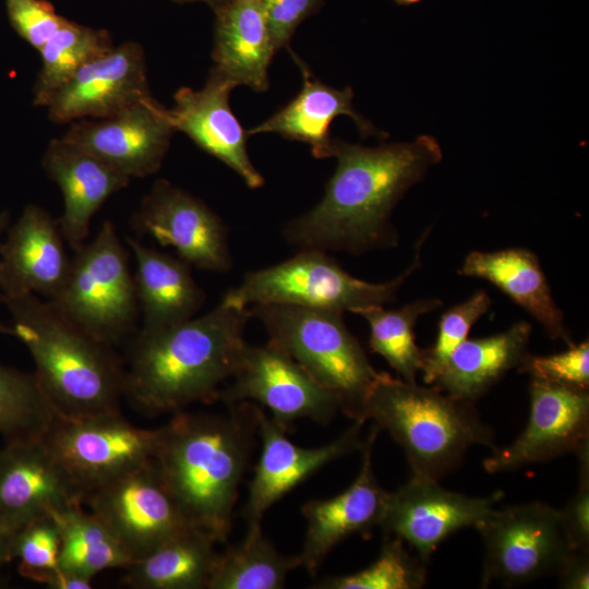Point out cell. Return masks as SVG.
I'll return each mask as SVG.
<instances>
[{
	"label": "cell",
	"instance_id": "obj_28",
	"mask_svg": "<svg viewBox=\"0 0 589 589\" xmlns=\"http://www.w3.org/2000/svg\"><path fill=\"white\" fill-rule=\"evenodd\" d=\"M529 323L483 338L465 339L449 354L431 385L448 396L472 402L508 371L518 368L528 353Z\"/></svg>",
	"mask_w": 589,
	"mask_h": 589
},
{
	"label": "cell",
	"instance_id": "obj_2",
	"mask_svg": "<svg viewBox=\"0 0 589 589\" xmlns=\"http://www.w3.org/2000/svg\"><path fill=\"white\" fill-rule=\"evenodd\" d=\"M249 309L224 302L183 323L139 329L124 368L123 397L142 414L176 413L218 400L247 346Z\"/></svg>",
	"mask_w": 589,
	"mask_h": 589
},
{
	"label": "cell",
	"instance_id": "obj_37",
	"mask_svg": "<svg viewBox=\"0 0 589 589\" xmlns=\"http://www.w3.org/2000/svg\"><path fill=\"white\" fill-rule=\"evenodd\" d=\"M61 538L51 516L37 519L13 532L10 557L19 562V573L33 581L59 567Z\"/></svg>",
	"mask_w": 589,
	"mask_h": 589
},
{
	"label": "cell",
	"instance_id": "obj_6",
	"mask_svg": "<svg viewBox=\"0 0 589 589\" xmlns=\"http://www.w3.org/2000/svg\"><path fill=\"white\" fill-rule=\"evenodd\" d=\"M250 317L259 320L268 341L287 352L338 400L354 421L364 420L366 398L380 374L342 313L286 304H254Z\"/></svg>",
	"mask_w": 589,
	"mask_h": 589
},
{
	"label": "cell",
	"instance_id": "obj_10",
	"mask_svg": "<svg viewBox=\"0 0 589 589\" xmlns=\"http://www.w3.org/2000/svg\"><path fill=\"white\" fill-rule=\"evenodd\" d=\"M476 528L484 546L483 585L516 586L555 573L573 550L560 509L542 502L494 507Z\"/></svg>",
	"mask_w": 589,
	"mask_h": 589
},
{
	"label": "cell",
	"instance_id": "obj_4",
	"mask_svg": "<svg viewBox=\"0 0 589 589\" xmlns=\"http://www.w3.org/2000/svg\"><path fill=\"white\" fill-rule=\"evenodd\" d=\"M13 336L28 349L35 375L60 418L117 412L124 366L98 341L37 294L2 297Z\"/></svg>",
	"mask_w": 589,
	"mask_h": 589
},
{
	"label": "cell",
	"instance_id": "obj_35",
	"mask_svg": "<svg viewBox=\"0 0 589 589\" xmlns=\"http://www.w3.org/2000/svg\"><path fill=\"white\" fill-rule=\"evenodd\" d=\"M405 549L404 541L387 536L377 558L364 569L328 576L311 586L316 589H419L426 582V567Z\"/></svg>",
	"mask_w": 589,
	"mask_h": 589
},
{
	"label": "cell",
	"instance_id": "obj_21",
	"mask_svg": "<svg viewBox=\"0 0 589 589\" xmlns=\"http://www.w3.org/2000/svg\"><path fill=\"white\" fill-rule=\"evenodd\" d=\"M235 87L212 68L201 89L181 87L176 92L168 113L176 132L187 134L200 148L232 169L250 189H257L264 178L248 155L247 131L229 106V94Z\"/></svg>",
	"mask_w": 589,
	"mask_h": 589
},
{
	"label": "cell",
	"instance_id": "obj_36",
	"mask_svg": "<svg viewBox=\"0 0 589 589\" xmlns=\"http://www.w3.org/2000/svg\"><path fill=\"white\" fill-rule=\"evenodd\" d=\"M491 298L484 290L446 310L438 322V333L433 346L423 349L422 376L431 385L452 351L468 338L472 325L491 306Z\"/></svg>",
	"mask_w": 589,
	"mask_h": 589
},
{
	"label": "cell",
	"instance_id": "obj_23",
	"mask_svg": "<svg viewBox=\"0 0 589 589\" xmlns=\"http://www.w3.org/2000/svg\"><path fill=\"white\" fill-rule=\"evenodd\" d=\"M43 167L61 190L63 213L58 221L65 243L75 252L85 243L96 212L131 178L61 137L48 143Z\"/></svg>",
	"mask_w": 589,
	"mask_h": 589
},
{
	"label": "cell",
	"instance_id": "obj_39",
	"mask_svg": "<svg viewBox=\"0 0 589 589\" xmlns=\"http://www.w3.org/2000/svg\"><path fill=\"white\" fill-rule=\"evenodd\" d=\"M5 8L14 31L38 51L67 21L46 0H5Z\"/></svg>",
	"mask_w": 589,
	"mask_h": 589
},
{
	"label": "cell",
	"instance_id": "obj_24",
	"mask_svg": "<svg viewBox=\"0 0 589 589\" xmlns=\"http://www.w3.org/2000/svg\"><path fill=\"white\" fill-rule=\"evenodd\" d=\"M301 70L303 84L300 92L275 115L247 131L249 135L277 133L285 139L306 143L315 158L330 157V124L339 116L351 118L361 137L387 139L388 134L360 115L352 106L353 91L334 88L318 81L306 64L288 48Z\"/></svg>",
	"mask_w": 589,
	"mask_h": 589
},
{
	"label": "cell",
	"instance_id": "obj_41",
	"mask_svg": "<svg viewBox=\"0 0 589 589\" xmlns=\"http://www.w3.org/2000/svg\"><path fill=\"white\" fill-rule=\"evenodd\" d=\"M275 51L289 48L298 26L321 8L323 0H261Z\"/></svg>",
	"mask_w": 589,
	"mask_h": 589
},
{
	"label": "cell",
	"instance_id": "obj_18",
	"mask_svg": "<svg viewBox=\"0 0 589 589\" xmlns=\"http://www.w3.org/2000/svg\"><path fill=\"white\" fill-rule=\"evenodd\" d=\"M149 96L144 49L129 40L80 68L46 107L51 121L67 123L108 118Z\"/></svg>",
	"mask_w": 589,
	"mask_h": 589
},
{
	"label": "cell",
	"instance_id": "obj_47",
	"mask_svg": "<svg viewBox=\"0 0 589 589\" xmlns=\"http://www.w3.org/2000/svg\"><path fill=\"white\" fill-rule=\"evenodd\" d=\"M398 5H412L414 3L421 2L423 0H394Z\"/></svg>",
	"mask_w": 589,
	"mask_h": 589
},
{
	"label": "cell",
	"instance_id": "obj_26",
	"mask_svg": "<svg viewBox=\"0 0 589 589\" xmlns=\"http://www.w3.org/2000/svg\"><path fill=\"white\" fill-rule=\"evenodd\" d=\"M127 243L136 262L134 283L141 329H160L194 317L203 306L205 293L194 281L191 266L135 238L128 237Z\"/></svg>",
	"mask_w": 589,
	"mask_h": 589
},
{
	"label": "cell",
	"instance_id": "obj_8",
	"mask_svg": "<svg viewBox=\"0 0 589 589\" xmlns=\"http://www.w3.org/2000/svg\"><path fill=\"white\" fill-rule=\"evenodd\" d=\"M98 341L113 348L132 338L140 308L129 251L111 220L74 257L65 281L48 300Z\"/></svg>",
	"mask_w": 589,
	"mask_h": 589
},
{
	"label": "cell",
	"instance_id": "obj_7",
	"mask_svg": "<svg viewBox=\"0 0 589 589\" xmlns=\"http://www.w3.org/2000/svg\"><path fill=\"white\" fill-rule=\"evenodd\" d=\"M417 243L413 262L396 278L381 284L369 283L347 273L325 251L305 249L273 266L249 272L242 281L229 289L221 302L240 309L254 304H286L342 313L384 306L420 262Z\"/></svg>",
	"mask_w": 589,
	"mask_h": 589
},
{
	"label": "cell",
	"instance_id": "obj_22",
	"mask_svg": "<svg viewBox=\"0 0 589 589\" xmlns=\"http://www.w3.org/2000/svg\"><path fill=\"white\" fill-rule=\"evenodd\" d=\"M64 242L59 221L41 206L27 205L1 245V298L28 293L53 298L71 264Z\"/></svg>",
	"mask_w": 589,
	"mask_h": 589
},
{
	"label": "cell",
	"instance_id": "obj_46",
	"mask_svg": "<svg viewBox=\"0 0 589 589\" xmlns=\"http://www.w3.org/2000/svg\"><path fill=\"white\" fill-rule=\"evenodd\" d=\"M175 2L179 3H185V2H205L209 4L212 8L225 2L226 0H172Z\"/></svg>",
	"mask_w": 589,
	"mask_h": 589
},
{
	"label": "cell",
	"instance_id": "obj_43",
	"mask_svg": "<svg viewBox=\"0 0 589 589\" xmlns=\"http://www.w3.org/2000/svg\"><path fill=\"white\" fill-rule=\"evenodd\" d=\"M93 578L70 572L62 567L45 573L37 582L51 589H91Z\"/></svg>",
	"mask_w": 589,
	"mask_h": 589
},
{
	"label": "cell",
	"instance_id": "obj_20",
	"mask_svg": "<svg viewBox=\"0 0 589 589\" xmlns=\"http://www.w3.org/2000/svg\"><path fill=\"white\" fill-rule=\"evenodd\" d=\"M378 428L373 425L363 441L362 465L358 477L344 492L327 500H311L302 505L306 520L300 566L314 575L328 553L352 534L368 538L380 526L387 493L372 466V450Z\"/></svg>",
	"mask_w": 589,
	"mask_h": 589
},
{
	"label": "cell",
	"instance_id": "obj_13",
	"mask_svg": "<svg viewBox=\"0 0 589 589\" xmlns=\"http://www.w3.org/2000/svg\"><path fill=\"white\" fill-rule=\"evenodd\" d=\"M503 496L502 491L468 496L441 486L437 480L411 476L387 493L380 527L386 536L411 545L426 564L443 541L460 529L476 528Z\"/></svg>",
	"mask_w": 589,
	"mask_h": 589
},
{
	"label": "cell",
	"instance_id": "obj_5",
	"mask_svg": "<svg viewBox=\"0 0 589 589\" xmlns=\"http://www.w3.org/2000/svg\"><path fill=\"white\" fill-rule=\"evenodd\" d=\"M368 419L401 447L412 476L437 481L460 464L470 446L483 445L492 452L498 447L472 402L386 372H380L366 398Z\"/></svg>",
	"mask_w": 589,
	"mask_h": 589
},
{
	"label": "cell",
	"instance_id": "obj_30",
	"mask_svg": "<svg viewBox=\"0 0 589 589\" xmlns=\"http://www.w3.org/2000/svg\"><path fill=\"white\" fill-rule=\"evenodd\" d=\"M298 555L285 556L264 536L261 522L248 525L244 539L218 553L207 589H280Z\"/></svg>",
	"mask_w": 589,
	"mask_h": 589
},
{
	"label": "cell",
	"instance_id": "obj_31",
	"mask_svg": "<svg viewBox=\"0 0 589 589\" xmlns=\"http://www.w3.org/2000/svg\"><path fill=\"white\" fill-rule=\"evenodd\" d=\"M60 538L59 566L94 578L111 568H127L134 561L107 526L92 512L80 506L51 515Z\"/></svg>",
	"mask_w": 589,
	"mask_h": 589
},
{
	"label": "cell",
	"instance_id": "obj_3",
	"mask_svg": "<svg viewBox=\"0 0 589 589\" xmlns=\"http://www.w3.org/2000/svg\"><path fill=\"white\" fill-rule=\"evenodd\" d=\"M224 413H172L160 426L154 465L173 501L195 529L216 543L231 531L238 490L257 434V409L250 401Z\"/></svg>",
	"mask_w": 589,
	"mask_h": 589
},
{
	"label": "cell",
	"instance_id": "obj_33",
	"mask_svg": "<svg viewBox=\"0 0 589 589\" xmlns=\"http://www.w3.org/2000/svg\"><path fill=\"white\" fill-rule=\"evenodd\" d=\"M113 47L107 29L67 20L39 50L41 68L33 88V104L46 107L53 93L80 68Z\"/></svg>",
	"mask_w": 589,
	"mask_h": 589
},
{
	"label": "cell",
	"instance_id": "obj_9",
	"mask_svg": "<svg viewBox=\"0 0 589 589\" xmlns=\"http://www.w3.org/2000/svg\"><path fill=\"white\" fill-rule=\"evenodd\" d=\"M160 434L161 428L136 426L117 411L59 417L43 438L87 495L153 460Z\"/></svg>",
	"mask_w": 589,
	"mask_h": 589
},
{
	"label": "cell",
	"instance_id": "obj_32",
	"mask_svg": "<svg viewBox=\"0 0 589 589\" xmlns=\"http://www.w3.org/2000/svg\"><path fill=\"white\" fill-rule=\"evenodd\" d=\"M440 306L438 299H420L399 309L372 306L359 312L370 327L371 352L383 357L401 380L416 383L422 368L423 349L416 344L414 325L420 316Z\"/></svg>",
	"mask_w": 589,
	"mask_h": 589
},
{
	"label": "cell",
	"instance_id": "obj_15",
	"mask_svg": "<svg viewBox=\"0 0 589 589\" xmlns=\"http://www.w3.org/2000/svg\"><path fill=\"white\" fill-rule=\"evenodd\" d=\"M137 232L172 247L191 267L225 273L232 261L223 220L200 199L157 180L133 216Z\"/></svg>",
	"mask_w": 589,
	"mask_h": 589
},
{
	"label": "cell",
	"instance_id": "obj_14",
	"mask_svg": "<svg viewBox=\"0 0 589 589\" xmlns=\"http://www.w3.org/2000/svg\"><path fill=\"white\" fill-rule=\"evenodd\" d=\"M85 497L43 436L8 440L0 448V524L11 531Z\"/></svg>",
	"mask_w": 589,
	"mask_h": 589
},
{
	"label": "cell",
	"instance_id": "obj_11",
	"mask_svg": "<svg viewBox=\"0 0 589 589\" xmlns=\"http://www.w3.org/2000/svg\"><path fill=\"white\" fill-rule=\"evenodd\" d=\"M218 400L226 405L260 402L286 431L300 419L327 423L340 410L330 392L269 341L261 346L247 344L233 375L220 389Z\"/></svg>",
	"mask_w": 589,
	"mask_h": 589
},
{
	"label": "cell",
	"instance_id": "obj_25",
	"mask_svg": "<svg viewBox=\"0 0 589 589\" xmlns=\"http://www.w3.org/2000/svg\"><path fill=\"white\" fill-rule=\"evenodd\" d=\"M215 13L214 69L236 86L264 93L268 68L276 53L261 0H226Z\"/></svg>",
	"mask_w": 589,
	"mask_h": 589
},
{
	"label": "cell",
	"instance_id": "obj_17",
	"mask_svg": "<svg viewBox=\"0 0 589 589\" xmlns=\"http://www.w3.org/2000/svg\"><path fill=\"white\" fill-rule=\"evenodd\" d=\"M175 132L168 108L149 96L108 118L72 121L61 139L132 179L160 168Z\"/></svg>",
	"mask_w": 589,
	"mask_h": 589
},
{
	"label": "cell",
	"instance_id": "obj_34",
	"mask_svg": "<svg viewBox=\"0 0 589 589\" xmlns=\"http://www.w3.org/2000/svg\"><path fill=\"white\" fill-rule=\"evenodd\" d=\"M58 418L35 373L0 363V434L5 441L43 436Z\"/></svg>",
	"mask_w": 589,
	"mask_h": 589
},
{
	"label": "cell",
	"instance_id": "obj_19",
	"mask_svg": "<svg viewBox=\"0 0 589 589\" xmlns=\"http://www.w3.org/2000/svg\"><path fill=\"white\" fill-rule=\"evenodd\" d=\"M363 423L356 420L333 442L308 448L292 443L287 431L259 408L257 434L262 450L243 510L247 524L261 522L266 510L299 483L327 464L361 449Z\"/></svg>",
	"mask_w": 589,
	"mask_h": 589
},
{
	"label": "cell",
	"instance_id": "obj_45",
	"mask_svg": "<svg viewBox=\"0 0 589 589\" xmlns=\"http://www.w3.org/2000/svg\"><path fill=\"white\" fill-rule=\"evenodd\" d=\"M9 220H10L9 213L5 211L0 212V253H1V245H2L1 237H2V233L5 231V229L8 228ZM0 302H1V289H0ZM0 335H13L12 327L3 324L0 321Z\"/></svg>",
	"mask_w": 589,
	"mask_h": 589
},
{
	"label": "cell",
	"instance_id": "obj_40",
	"mask_svg": "<svg viewBox=\"0 0 589 589\" xmlns=\"http://www.w3.org/2000/svg\"><path fill=\"white\" fill-rule=\"evenodd\" d=\"M575 455L579 462L577 491L560 514L570 548L589 551V444Z\"/></svg>",
	"mask_w": 589,
	"mask_h": 589
},
{
	"label": "cell",
	"instance_id": "obj_42",
	"mask_svg": "<svg viewBox=\"0 0 589 589\" xmlns=\"http://www.w3.org/2000/svg\"><path fill=\"white\" fill-rule=\"evenodd\" d=\"M555 573L564 589L589 588V551L570 550L558 564Z\"/></svg>",
	"mask_w": 589,
	"mask_h": 589
},
{
	"label": "cell",
	"instance_id": "obj_44",
	"mask_svg": "<svg viewBox=\"0 0 589 589\" xmlns=\"http://www.w3.org/2000/svg\"><path fill=\"white\" fill-rule=\"evenodd\" d=\"M13 531L0 524V568L11 561L10 546Z\"/></svg>",
	"mask_w": 589,
	"mask_h": 589
},
{
	"label": "cell",
	"instance_id": "obj_16",
	"mask_svg": "<svg viewBox=\"0 0 589 589\" xmlns=\"http://www.w3.org/2000/svg\"><path fill=\"white\" fill-rule=\"evenodd\" d=\"M530 413L526 428L508 446L484 459L486 472L510 471L589 444L588 389L531 378Z\"/></svg>",
	"mask_w": 589,
	"mask_h": 589
},
{
	"label": "cell",
	"instance_id": "obj_12",
	"mask_svg": "<svg viewBox=\"0 0 589 589\" xmlns=\"http://www.w3.org/2000/svg\"><path fill=\"white\" fill-rule=\"evenodd\" d=\"M85 503L133 561L194 528L168 492L153 460L92 491Z\"/></svg>",
	"mask_w": 589,
	"mask_h": 589
},
{
	"label": "cell",
	"instance_id": "obj_1",
	"mask_svg": "<svg viewBox=\"0 0 589 589\" xmlns=\"http://www.w3.org/2000/svg\"><path fill=\"white\" fill-rule=\"evenodd\" d=\"M337 165L317 205L289 221L283 235L301 250L360 254L397 243L390 215L404 196L442 159L435 137L366 147L333 139Z\"/></svg>",
	"mask_w": 589,
	"mask_h": 589
},
{
	"label": "cell",
	"instance_id": "obj_29",
	"mask_svg": "<svg viewBox=\"0 0 589 589\" xmlns=\"http://www.w3.org/2000/svg\"><path fill=\"white\" fill-rule=\"evenodd\" d=\"M216 542L192 528L134 561L123 582L134 589L207 588L217 552Z\"/></svg>",
	"mask_w": 589,
	"mask_h": 589
},
{
	"label": "cell",
	"instance_id": "obj_38",
	"mask_svg": "<svg viewBox=\"0 0 589 589\" xmlns=\"http://www.w3.org/2000/svg\"><path fill=\"white\" fill-rule=\"evenodd\" d=\"M518 369L533 380L588 389L589 341L586 339L563 352L549 356L528 352Z\"/></svg>",
	"mask_w": 589,
	"mask_h": 589
},
{
	"label": "cell",
	"instance_id": "obj_27",
	"mask_svg": "<svg viewBox=\"0 0 589 589\" xmlns=\"http://www.w3.org/2000/svg\"><path fill=\"white\" fill-rule=\"evenodd\" d=\"M459 274L490 281L540 323L552 339L563 340L568 347L574 345L533 252L524 248L471 251Z\"/></svg>",
	"mask_w": 589,
	"mask_h": 589
}]
</instances>
